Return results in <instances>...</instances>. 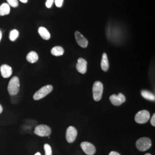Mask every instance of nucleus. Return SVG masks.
Returning a JSON list of instances; mask_svg holds the SVG:
<instances>
[{
  "mask_svg": "<svg viewBox=\"0 0 155 155\" xmlns=\"http://www.w3.org/2000/svg\"><path fill=\"white\" fill-rule=\"evenodd\" d=\"M63 0H55V5L57 7L61 8L63 5Z\"/></svg>",
  "mask_w": 155,
  "mask_h": 155,
  "instance_id": "obj_22",
  "label": "nucleus"
},
{
  "mask_svg": "<svg viewBox=\"0 0 155 155\" xmlns=\"http://www.w3.org/2000/svg\"><path fill=\"white\" fill-rule=\"evenodd\" d=\"M8 5L9 6H11L13 8H16L17 6L18 5V1L17 0H7Z\"/></svg>",
  "mask_w": 155,
  "mask_h": 155,
  "instance_id": "obj_21",
  "label": "nucleus"
},
{
  "mask_svg": "<svg viewBox=\"0 0 155 155\" xmlns=\"http://www.w3.org/2000/svg\"><path fill=\"white\" fill-rule=\"evenodd\" d=\"M18 35H19L18 31L16 30V29H13V30L12 31L11 33H10L9 39L11 40L12 41H14L18 38Z\"/></svg>",
  "mask_w": 155,
  "mask_h": 155,
  "instance_id": "obj_19",
  "label": "nucleus"
},
{
  "mask_svg": "<svg viewBox=\"0 0 155 155\" xmlns=\"http://www.w3.org/2000/svg\"><path fill=\"white\" fill-rule=\"evenodd\" d=\"M110 101L111 103L113 105L118 106L121 105L126 101V98L124 94L120 93L118 95L116 94L111 95L110 97Z\"/></svg>",
  "mask_w": 155,
  "mask_h": 155,
  "instance_id": "obj_7",
  "label": "nucleus"
},
{
  "mask_svg": "<svg viewBox=\"0 0 155 155\" xmlns=\"http://www.w3.org/2000/svg\"><path fill=\"white\" fill-rule=\"evenodd\" d=\"M101 68L104 71H107L109 67V61L107 58V56L106 53H104L102 57V61L101 63Z\"/></svg>",
  "mask_w": 155,
  "mask_h": 155,
  "instance_id": "obj_13",
  "label": "nucleus"
},
{
  "mask_svg": "<svg viewBox=\"0 0 155 155\" xmlns=\"http://www.w3.org/2000/svg\"><path fill=\"white\" fill-rule=\"evenodd\" d=\"M19 89L20 81L18 78L17 77L12 78L9 81L8 86V91L9 92V94L12 96L16 95L18 93Z\"/></svg>",
  "mask_w": 155,
  "mask_h": 155,
  "instance_id": "obj_1",
  "label": "nucleus"
},
{
  "mask_svg": "<svg viewBox=\"0 0 155 155\" xmlns=\"http://www.w3.org/2000/svg\"><path fill=\"white\" fill-rule=\"evenodd\" d=\"M137 150L144 152L149 150L152 146V141L148 137H141L138 139L136 143Z\"/></svg>",
  "mask_w": 155,
  "mask_h": 155,
  "instance_id": "obj_3",
  "label": "nucleus"
},
{
  "mask_svg": "<svg viewBox=\"0 0 155 155\" xmlns=\"http://www.w3.org/2000/svg\"><path fill=\"white\" fill-rule=\"evenodd\" d=\"M151 155V154H150V153H146V154H145V155Z\"/></svg>",
  "mask_w": 155,
  "mask_h": 155,
  "instance_id": "obj_30",
  "label": "nucleus"
},
{
  "mask_svg": "<svg viewBox=\"0 0 155 155\" xmlns=\"http://www.w3.org/2000/svg\"><path fill=\"white\" fill-rule=\"evenodd\" d=\"M87 62L83 58H79L78 59V63L76 68L78 71L82 74H84L87 71Z\"/></svg>",
  "mask_w": 155,
  "mask_h": 155,
  "instance_id": "obj_11",
  "label": "nucleus"
},
{
  "mask_svg": "<svg viewBox=\"0 0 155 155\" xmlns=\"http://www.w3.org/2000/svg\"><path fill=\"white\" fill-rule=\"evenodd\" d=\"M109 155H121L119 153L115 152V151H111L110 152Z\"/></svg>",
  "mask_w": 155,
  "mask_h": 155,
  "instance_id": "obj_25",
  "label": "nucleus"
},
{
  "mask_svg": "<svg viewBox=\"0 0 155 155\" xmlns=\"http://www.w3.org/2000/svg\"><path fill=\"white\" fill-rule=\"evenodd\" d=\"M81 147L83 152L87 155H94L96 152V148L94 145L89 142H82Z\"/></svg>",
  "mask_w": 155,
  "mask_h": 155,
  "instance_id": "obj_9",
  "label": "nucleus"
},
{
  "mask_svg": "<svg viewBox=\"0 0 155 155\" xmlns=\"http://www.w3.org/2000/svg\"><path fill=\"white\" fill-rule=\"evenodd\" d=\"M2 111H3V107L1 105H0V114L2 112Z\"/></svg>",
  "mask_w": 155,
  "mask_h": 155,
  "instance_id": "obj_26",
  "label": "nucleus"
},
{
  "mask_svg": "<svg viewBox=\"0 0 155 155\" xmlns=\"http://www.w3.org/2000/svg\"><path fill=\"white\" fill-rule=\"evenodd\" d=\"M150 112L146 110H143L139 111L136 114L134 117V120L138 124H143L148 122V120H150Z\"/></svg>",
  "mask_w": 155,
  "mask_h": 155,
  "instance_id": "obj_6",
  "label": "nucleus"
},
{
  "mask_svg": "<svg viewBox=\"0 0 155 155\" xmlns=\"http://www.w3.org/2000/svg\"><path fill=\"white\" fill-rule=\"evenodd\" d=\"M35 155H41V154H40V153H39V152H37Z\"/></svg>",
  "mask_w": 155,
  "mask_h": 155,
  "instance_id": "obj_29",
  "label": "nucleus"
},
{
  "mask_svg": "<svg viewBox=\"0 0 155 155\" xmlns=\"http://www.w3.org/2000/svg\"><path fill=\"white\" fill-rule=\"evenodd\" d=\"M11 11L10 6L8 4L4 3L0 6V16H5L9 14Z\"/></svg>",
  "mask_w": 155,
  "mask_h": 155,
  "instance_id": "obj_17",
  "label": "nucleus"
},
{
  "mask_svg": "<svg viewBox=\"0 0 155 155\" xmlns=\"http://www.w3.org/2000/svg\"><path fill=\"white\" fill-rule=\"evenodd\" d=\"M104 91L103 84L100 81L95 82L93 86V95L94 101L98 102L102 98Z\"/></svg>",
  "mask_w": 155,
  "mask_h": 155,
  "instance_id": "obj_2",
  "label": "nucleus"
},
{
  "mask_svg": "<svg viewBox=\"0 0 155 155\" xmlns=\"http://www.w3.org/2000/svg\"><path fill=\"white\" fill-rule=\"evenodd\" d=\"M45 148V155H52V148L49 144H45L44 145Z\"/></svg>",
  "mask_w": 155,
  "mask_h": 155,
  "instance_id": "obj_20",
  "label": "nucleus"
},
{
  "mask_svg": "<svg viewBox=\"0 0 155 155\" xmlns=\"http://www.w3.org/2000/svg\"><path fill=\"white\" fill-rule=\"evenodd\" d=\"M53 2H54V0H47L45 3V5L48 8H50L52 6Z\"/></svg>",
  "mask_w": 155,
  "mask_h": 155,
  "instance_id": "obj_23",
  "label": "nucleus"
},
{
  "mask_svg": "<svg viewBox=\"0 0 155 155\" xmlns=\"http://www.w3.org/2000/svg\"><path fill=\"white\" fill-rule=\"evenodd\" d=\"M1 38H2V32H1V31H0V41H1Z\"/></svg>",
  "mask_w": 155,
  "mask_h": 155,
  "instance_id": "obj_28",
  "label": "nucleus"
},
{
  "mask_svg": "<svg viewBox=\"0 0 155 155\" xmlns=\"http://www.w3.org/2000/svg\"><path fill=\"white\" fill-rule=\"evenodd\" d=\"M51 132V127L44 124L38 125L34 130L35 134L40 137H49Z\"/></svg>",
  "mask_w": 155,
  "mask_h": 155,
  "instance_id": "obj_5",
  "label": "nucleus"
},
{
  "mask_svg": "<svg viewBox=\"0 0 155 155\" xmlns=\"http://www.w3.org/2000/svg\"><path fill=\"white\" fill-rule=\"evenodd\" d=\"M1 75L4 78H9L12 74V67L7 64H3L0 67Z\"/></svg>",
  "mask_w": 155,
  "mask_h": 155,
  "instance_id": "obj_12",
  "label": "nucleus"
},
{
  "mask_svg": "<svg viewBox=\"0 0 155 155\" xmlns=\"http://www.w3.org/2000/svg\"><path fill=\"white\" fill-rule=\"evenodd\" d=\"M39 56L35 51H31L27 56V60L31 63H35L38 61Z\"/></svg>",
  "mask_w": 155,
  "mask_h": 155,
  "instance_id": "obj_16",
  "label": "nucleus"
},
{
  "mask_svg": "<svg viewBox=\"0 0 155 155\" xmlns=\"http://www.w3.org/2000/svg\"><path fill=\"white\" fill-rule=\"evenodd\" d=\"M53 90V86L52 85H47L41 87L38 91L35 93L33 95V99L39 100L45 98L48 94H50Z\"/></svg>",
  "mask_w": 155,
  "mask_h": 155,
  "instance_id": "obj_4",
  "label": "nucleus"
},
{
  "mask_svg": "<svg viewBox=\"0 0 155 155\" xmlns=\"http://www.w3.org/2000/svg\"><path fill=\"white\" fill-rule=\"evenodd\" d=\"M150 124L153 127H155V114H153L150 119Z\"/></svg>",
  "mask_w": 155,
  "mask_h": 155,
  "instance_id": "obj_24",
  "label": "nucleus"
},
{
  "mask_svg": "<svg viewBox=\"0 0 155 155\" xmlns=\"http://www.w3.org/2000/svg\"><path fill=\"white\" fill-rule=\"evenodd\" d=\"M21 2H23V3H27V1H28V0H20Z\"/></svg>",
  "mask_w": 155,
  "mask_h": 155,
  "instance_id": "obj_27",
  "label": "nucleus"
},
{
  "mask_svg": "<svg viewBox=\"0 0 155 155\" xmlns=\"http://www.w3.org/2000/svg\"><path fill=\"white\" fill-rule=\"evenodd\" d=\"M141 94L142 97L146 100H149L150 101H155V94H153L148 90H143L141 91Z\"/></svg>",
  "mask_w": 155,
  "mask_h": 155,
  "instance_id": "obj_15",
  "label": "nucleus"
},
{
  "mask_svg": "<svg viewBox=\"0 0 155 155\" xmlns=\"http://www.w3.org/2000/svg\"><path fill=\"white\" fill-rule=\"evenodd\" d=\"M78 131L75 127L70 126L67 128L66 131V137L67 141L69 143H73L77 136Z\"/></svg>",
  "mask_w": 155,
  "mask_h": 155,
  "instance_id": "obj_8",
  "label": "nucleus"
},
{
  "mask_svg": "<svg viewBox=\"0 0 155 155\" xmlns=\"http://www.w3.org/2000/svg\"><path fill=\"white\" fill-rule=\"evenodd\" d=\"M52 55L55 56H59L63 55L64 51L61 46H56L52 48L51 51Z\"/></svg>",
  "mask_w": 155,
  "mask_h": 155,
  "instance_id": "obj_18",
  "label": "nucleus"
},
{
  "mask_svg": "<svg viewBox=\"0 0 155 155\" xmlns=\"http://www.w3.org/2000/svg\"><path fill=\"white\" fill-rule=\"evenodd\" d=\"M38 32H39V35H40V36L45 40H48L51 38V35H50V32L45 27H40L39 29H38Z\"/></svg>",
  "mask_w": 155,
  "mask_h": 155,
  "instance_id": "obj_14",
  "label": "nucleus"
},
{
  "mask_svg": "<svg viewBox=\"0 0 155 155\" xmlns=\"http://www.w3.org/2000/svg\"><path fill=\"white\" fill-rule=\"evenodd\" d=\"M75 39L78 44L82 48H86L88 45V41L83 35L78 31H76L75 33Z\"/></svg>",
  "mask_w": 155,
  "mask_h": 155,
  "instance_id": "obj_10",
  "label": "nucleus"
}]
</instances>
